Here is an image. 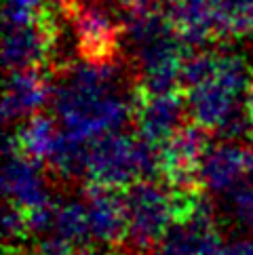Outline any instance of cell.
<instances>
[{
  "instance_id": "obj_1",
  "label": "cell",
  "mask_w": 253,
  "mask_h": 255,
  "mask_svg": "<svg viewBox=\"0 0 253 255\" xmlns=\"http://www.w3.org/2000/svg\"><path fill=\"white\" fill-rule=\"evenodd\" d=\"M53 104L63 131L85 141H93L95 137L121 129L133 114V106L114 91L80 87L70 80H63L55 89Z\"/></svg>"
},
{
  "instance_id": "obj_2",
  "label": "cell",
  "mask_w": 253,
  "mask_h": 255,
  "mask_svg": "<svg viewBox=\"0 0 253 255\" xmlns=\"http://www.w3.org/2000/svg\"><path fill=\"white\" fill-rule=\"evenodd\" d=\"M126 209V241L133 249L146 251L165 239L175 224L173 192L154 184L152 179H139L125 192Z\"/></svg>"
},
{
  "instance_id": "obj_3",
  "label": "cell",
  "mask_w": 253,
  "mask_h": 255,
  "mask_svg": "<svg viewBox=\"0 0 253 255\" xmlns=\"http://www.w3.org/2000/svg\"><path fill=\"white\" fill-rule=\"evenodd\" d=\"M61 8L72 21L83 61L116 63L125 28H121L102 0H63Z\"/></svg>"
},
{
  "instance_id": "obj_4",
  "label": "cell",
  "mask_w": 253,
  "mask_h": 255,
  "mask_svg": "<svg viewBox=\"0 0 253 255\" xmlns=\"http://www.w3.org/2000/svg\"><path fill=\"white\" fill-rule=\"evenodd\" d=\"M85 175L91 186L112 190H126L131 184L139 181V139L112 131L89 141Z\"/></svg>"
},
{
  "instance_id": "obj_5",
  "label": "cell",
  "mask_w": 253,
  "mask_h": 255,
  "mask_svg": "<svg viewBox=\"0 0 253 255\" xmlns=\"http://www.w3.org/2000/svg\"><path fill=\"white\" fill-rule=\"evenodd\" d=\"M188 110L184 89L165 95H141L133 91V121L139 139L152 145H162L179 127Z\"/></svg>"
},
{
  "instance_id": "obj_6",
  "label": "cell",
  "mask_w": 253,
  "mask_h": 255,
  "mask_svg": "<svg viewBox=\"0 0 253 255\" xmlns=\"http://www.w3.org/2000/svg\"><path fill=\"white\" fill-rule=\"evenodd\" d=\"M57 25L47 6L30 25L6 30L2 42V59L8 70L40 68L47 63L57 40Z\"/></svg>"
},
{
  "instance_id": "obj_7",
  "label": "cell",
  "mask_w": 253,
  "mask_h": 255,
  "mask_svg": "<svg viewBox=\"0 0 253 255\" xmlns=\"http://www.w3.org/2000/svg\"><path fill=\"white\" fill-rule=\"evenodd\" d=\"M89 236L99 245H116L126 239V209L125 196L119 190L91 186L87 188Z\"/></svg>"
},
{
  "instance_id": "obj_8",
  "label": "cell",
  "mask_w": 253,
  "mask_h": 255,
  "mask_svg": "<svg viewBox=\"0 0 253 255\" xmlns=\"http://www.w3.org/2000/svg\"><path fill=\"white\" fill-rule=\"evenodd\" d=\"M2 192L21 209H36L51 203L47 184L38 169V162L28 158L23 152L8 154L2 171Z\"/></svg>"
},
{
  "instance_id": "obj_9",
  "label": "cell",
  "mask_w": 253,
  "mask_h": 255,
  "mask_svg": "<svg viewBox=\"0 0 253 255\" xmlns=\"http://www.w3.org/2000/svg\"><path fill=\"white\" fill-rule=\"evenodd\" d=\"M51 95L49 78L40 68L11 70L6 76L4 97H2V118L4 123H13L17 118L34 116L47 104Z\"/></svg>"
},
{
  "instance_id": "obj_10",
  "label": "cell",
  "mask_w": 253,
  "mask_h": 255,
  "mask_svg": "<svg viewBox=\"0 0 253 255\" xmlns=\"http://www.w3.org/2000/svg\"><path fill=\"white\" fill-rule=\"evenodd\" d=\"M247 173V148L228 141L205 154L201 162V184L215 194L232 192Z\"/></svg>"
},
{
  "instance_id": "obj_11",
  "label": "cell",
  "mask_w": 253,
  "mask_h": 255,
  "mask_svg": "<svg viewBox=\"0 0 253 255\" xmlns=\"http://www.w3.org/2000/svg\"><path fill=\"white\" fill-rule=\"evenodd\" d=\"M234 97L237 95L215 78L188 91V112L192 116V123L209 131L220 129L234 112Z\"/></svg>"
},
{
  "instance_id": "obj_12",
  "label": "cell",
  "mask_w": 253,
  "mask_h": 255,
  "mask_svg": "<svg viewBox=\"0 0 253 255\" xmlns=\"http://www.w3.org/2000/svg\"><path fill=\"white\" fill-rule=\"evenodd\" d=\"M87 154H89V141L80 139L68 131H61L44 162L61 179H74L87 173Z\"/></svg>"
},
{
  "instance_id": "obj_13",
  "label": "cell",
  "mask_w": 253,
  "mask_h": 255,
  "mask_svg": "<svg viewBox=\"0 0 253 255\" xmlns=\"http://www.w3.org/2000/svg\"><path fill=\"white\" fill-rule=\"evenodd\" d=\"M57 135L59 133L55 129L53 118L44 114H34L25 121V125H21V129L15 133V137L19 143V150L25 156L36 162H42L51 154Z\"/></svg>"
},
{
  "instance_id": "obj_14",
  "label": "cell",
  "mask_w": 253,
  "mask_h": 255,
  "mask_svg": "<svg viewBox=\"0 0 253 255\" xmlns=\"http://www.w3.org/2000/svg\"><path fill=\"white\" fill-rule=\"evenodd\" d=\"M173 30V23H171L167 11H143V13H129L125 23V34L135 47H143L156 38H162Z\"/></svg>"
},
{
  "instance_id": "obj_15",
  "label": "cell",
  "mask_w": 253,
  "mask_h": 255,
  "mask_svg": "<svg viewBox=\"0 0 253 255\" xmlns=\"http://www.w3.org/2000/svg\"><path fill=\"white\" fill-rule=\"evenodd\" d=\"M53 232L59 234L61 239L70 241L72 245L83 243L89 236V215L87 205L78 200H66L59 207H55V224Z\"/></svg>"
},
{
  "instance_id": "obj_16",
  "label": "cell",
  "mask_w": 253,
  "mask_h": 255,
  "mask_svg": "<svg viewBox=\"0 0 253 255\" xmlns=\"http://www.w3.org/2000/svg\"><path fill=\"white\" fill-rule=\"evenodd\" d=\"M218 66H220V55L218 53H209V51H190L184 57L182 63V72H179V83L182 89L192 91L196 87H201L205 83L215 78L218 74Z\"/></svg>"
},
{
  "instance_id": "obj_17",
  "label": "cell",
  "mask_w": 253,
  "mask_h": 255,
  "mask_svg": "<svg viewBox=\"0 0 253 255\" xmlns=\"http://www.w3.org/2000/svg\"><path fill=\"white\" fill-rule=\"evenodd\" d=\"M253 34V0H230L222 19L224 38H245Z\"/></svg>"
},
{
  "instance_id": "obj_18",
  "label": "cell",
  "mask_w": 253,
  "mask_h": 255,
  "mask_svg": "<svg viewBox=\"0 0 253 255\" xmlns=\"http://www.w3.org/2000/svg\"><path fill=\"white\" fill-rule=\"evenodd\" d=\"M215 80L222 83L226 89H230L234 95H239L243 89H247L249 80V68L243 57L239 55H220V66Z\"/></svg>"
},
{
  "instance_id": "obj_19",
  "label": "cell",
  "mask_w": 253,
  "mask_h": 255,
  "mask_svg": "<svg viewBox=\"0 0 253 255\" xmlns=\"http://www.w3.org/2000/svg\"><path fill=\"white\" fill-rule=\"evenodd\" d=\"M230 205L237 222L247 230H253V171H249L230 192Z\"/></svg>"
},
{
  "instance_id": "obj_20",
  "label": "cell",
  "mask_w": 253,
  "mask_h": 255,
  "mask_svg": "<svg viewBox=\"0 0 253 255\" xmlns=\"http://www.w3.org/2000/svg\"><path fill=\"white\" fill-rule=\"evenodd\" d=\"M42 0H4V25L6 30L30 25L42 13Z\"/></svg>"
},
{
  "instance_id": "obj_21",
  "label": "cell",
  "mask_w": 253,
  "mask_h": 255,
  "mask_svg": "<svg viewBox=\"0 0 253 255\" xmlns=\"http://www.w3.org/2000/svg\"><path fill=\"white\" fill-rule=\"evenodd\" d=\"M2 230H4V241L6 243H19L30 234L28 228V217H25V209L8 203L2 215Z\"/></svg>"
},
{
  "instance_id": "obj_22",
  "label": "cell",
  "mask_w": 253,
  "mask_h": 255,
  "mask_svg": "<svg viewBox=\"0 0 253 255\" xmlns=\"http://www.w3.org/2000/svg\"><path fill=\"white\" fill-rule=\"evenodd\" d=\"M25 217H28L30 234H47L49 230H53V224H55V207H51L49 203L36 209H28Z\"/></svg>"
},
{
  "instance_id": "obj_23",
  "label": "cell",
  "mask_w": 253,
  "mask_h": 255,
  "mask_svg": "<svg viewBox=\"0 0 253 255\" xmlns=\"http://www.w3.org/2000/svg\"><path fill=\"white\" fill-rule=\"evenodd\" d=\"M196 255H226V245L215 228L201 232L196 243Z\"/></svg>"
},
{
  "instance_id": "obj_24",
  "label": "cell",
  "mask_w": 253,
  "mask_h": 255,
  "mask_svg": "<svg viewBox=\"0 0 253 255\" xmlns=\"http://www.w3.org/2000/svg\"><path fill=\"white\" fill-rule=\"evenodd\" d=\"M72 253H74V245L61 239L59 234L44 236L38 243V249H36V255H72Z\"/></svg>"
},
{
  "instance_id": "obj_25",
  "label": "cell",
  "mask_w": 253,
  "mask_h": 255,
  "mask_svg": "<svg viewBox=\"0 0 253 255\" xmlns=\"http://www.w3.org/2000/svg\"><path fill=\"white\" fill-rule=\"evenodd\" d=\"M226 255H253V236H243L226 245Z\"/></svg>"
},
{
  "instance_id": "obj_26",
  "label": "cell",
  "mask_w": 253,
  "mask_h": 255,
  "mask_svg": "<svg viewBox=\"0 0 253 255\" xmlns=\"http://www.w3.org/2000/svg\"><path fill=\"white\" fill-rule=\"evenodd\" d=\"M121 4L126 13H143L158 8L160 0H121Z\"/></svg>"
},
{
  "instance_id": "obj_27",
  "label": "cell",
  "mask_w": 253,
  "mask_h": 255,
  "mask_svg": "<svg viewBox=\"0 0 253 255\" xmlns=\"http://www.w3.org/2000/svg\"><path fill=\"white\" fill-rule=\"evenodd\" d=\"M243 112L247 114L249 123L253 127V80H251V83L247 85V89H245V104H243Z\"/></svg>"
},
{
  "instance_id": "obj_28",
  "label": "cell",
  "mask_w": 253,
  "mask_h": 255,
  "mask_svg": "<svg viewBox=\"0 0 253 255\" xmlns=\"http://www.w3.org/2000/svg\"><path fill=\"white\" fill-rule=\"evenodd\" d=\"M247 165H249V171H253V135H251V141L247 145Z\"/></svg>"
},
{
  "instance_id": "obj_29",
  "label": "cell",
  "mask_w": 253,
  "mask_h": 255,
  "mask_svg": "<svg viewBox=\"0 0 253 255\" xmlns=\"http://www.w3.org/2000/svg\"><path fill=\"white\" fill-rule=\"evenodd\" d=\"M72 255H97L93 249H78V251H74Z\"/></svg>"
},
{
  "instance_id": "obj_30",
  "label": "cell",
  "mask_w": 253,
  "mask_h": 255,
  "mask_svg": "<svg viewBox=\"0 0 253 255\" xmlns=\"http://www.w3.org/2000/svg\"><path fill=\"white\" fill-rule=\"evenodd\" d=\"M150 255H158V253H150Z\"/></svg>"
}]
</instances>
